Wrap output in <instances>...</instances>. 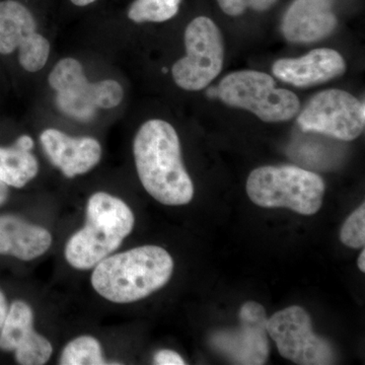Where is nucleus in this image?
Listing matches in <instances>:
<instances>
[{
	"mask_svg": "<svg viewBox=\"0 0 365 365\" xmlns=\"http://www.w3.org/2000/svg\"><path fill=\"white\" fill-rule=\"evenodd\" d=\"M51 244L52 235L46 228L16 216H0V255L31 261L44 255Z\"/></svg>",
	"mask_w": 365,
	"mask_h": 365,
	"instance_id": "obj_16",
	"label": "nucleus"
},
{
	"mask_svg": "<svg viewBox=\"0 0 365 365\" xmlns=\"http://www.w3.org/2000/svg\"><path fill=\"white\" fill-rule=\"evenodd\" d=\"M134 160L144 189L163 205H186L194 186L182 160L176 130L163 120L145 122L133 143Z\"/></svg>",
	"mask_w": 365,
	"mask_h": 365,
	"instance_id": "obj_1",
	"label": "nucleus"
},
{
	"mask_svg": "<svg viewBox=\"0 0 365 365\" xmlns=\"http://www.w3.org/2000/svg\"><path fill=\"white\" fill-rule=\"evenodd\" d=\"M206 95H207L208 97L211 98H218L217 88H215V86H212V88H209Z\"/></svg>",
	"mask_w": 365,
	"mask_h": 365,
	"instance_id": "obj_28",
	"label": "nucleus"
},
{
	"mask_svg": "<svg viewBox=\"0 0 365 365\" xmlns=\"http://www.w3.org/2000/svg\"><path fill=\"white\" fill-rule=\"evenodd\" d=\"M182 0H135L128 9L134 23H163L174 18Z\"/></svg>",
	"mask_w": 365,
	"mask_h": 365,
	"instance_id": "obj_18",
	"label": "nucleus"
},
{
	"mask_svg": "<svg viewBox=\"0 0 365 365\" xmlns=\"http://www.w3.org/2000/svg\"><path fill=\"white\" fill-rule=\"evenodd\" d=\"M7 196H9L7 185L4 184V182L0 181V205L6 200Z\"/></svg>",
	"mask_w": 365,
	"mask_h": 365,
	"instance_id": "obj_25",
	"label": "nucleus"
},
{
	"mask_svg": "<svg viewBox=\"0 0 365 365\" xmlns=\"http://www.w3.org/2000/svg\"><path fill=\"white\" fill-rule=\"evenodd\" d=\"M276 78L297 88H309L342 76L345 60L333 49H314L299 58L279 59L273 64Z\"/></svg>",
	"mask_w": 365,
	"mask_h": 365,
	"instance_id": "obj_14",
	"label": "nucleus"
},
{
	"mask_svg": "<svg viewBox=\"0 0 365 365\" xmlns=\"http://www.w3.org/2000/svg\"><path fill=\"white\" fill-rule=\"evenodd\" d=\"M56 91V105L66 116L78 121H91L98 109H113L124 97L122 86L113 79L90 83L78 60L63 58L57 62L48 78Z\"/></svg>",
	"mask_w": 365,
	"mask_h": 365,
	"instance_id": "obj_5",
	"label": "nucleus"
},
{
	"mask_svg": "<svg viewBox=\"0 0 365 365\" xmlns=\"http://www.w3.org/2000/svg\"><path fill=\"white\" fill-rule=\"evenodd\" d=\"M60 364L102 365L107 362L98 341L91 336H81L66 346L60 357Z\"/></svg>",
	"mask_w": 365,
	"mask_h": 365,
	"instance_id": "obj_19",
	"label": "nucleus"
},
{
	"mask_svg": "<svg viewBox=\"0 0 365 365\" xmlns=\"http://www.w3.org/2000/svg\"><path fill=\"white\" fill-rule=\"evenodd\" d=\"M40 141L53 165L67 178L86 174L102 157V146L93 137H72L49 128L41 133Z\"/></svg>",
	"mask_w": 365,
	"mask_h": 365,
	"instance_id": "obj_13",
	"label": "nucleus"
},
{
	"mask_svg": "<svg viewBox=\"0 0 365 365\" xmlns=\"http://www.w3.org/2000/svg\"><path fill=\"white\" fill-rule=\"evenodd\" d=\"M217 91L225 104L252 112L262 121H288L299 112L297 95L276 88L274 79L264 72H232L220 81Z\"/></svg>",
	"mask_w": 365,
	"mask_h": 365,
	"instance_id": "obj_6",
	"label": "nucleus"
},
{
	"mask_svg": "<svg viewBox=\"0 0 365 365\" xmlns=\"http://www.w3.org/2000/svg\"><path fill=\"white\" fill-rule=\"evenodd\" d=\"M7 313H9V309H7L6 297L0 292V329L6 321Z\"/></svg>",
	"mask_w": 365,
	"mask_h": 365,
	"instance_id": "obj_24",
	"label": "nucleus"
},
{
	"mask_svg": "<svg viewBox=\"0 0 365 365\" xmlns=\"http://www.w3.org/2000/svg\"><path fill=\"white\" fill-rule=\"evenodd\" d=\"M174 271V260L165 249L143 246L109 257L95 266L91 284L115 304L145 299L165 287Z\"/></svg>",
	"mask_w": 365,
	"mask_h": 365,
	"instance_id": "obj_2",
	"label": "nucleus"
},
{
	"mask_svg": "<svg viewBox=\"0 0 365 365\" xmlns=\"http://www.w3.org/2000/svg\"><path fill=\"white\" fill-rule=\"evenodd\" d=\"M247 193L261 207L288 208L313 215L323 203L325 182L319 175L294 165H267L250 174Z\"/></svg>",
	"mask_w": 365,
	"mask_h": 365,
	"instance_id": "obj_4",
	"label": "nucleus"
},
{
	"mask_svg": "<svg viewBox=\"0 0 365 365\" xmlns=\"http://www.w3.org/2000/svg\"><path fill=\"white\" fill-rule=\"evenodd\" d=\"M39 172V163L31 151L18 146L0 148V181L7 186L23 188Z\"/></svg>",
	"mask_w": 365,
	"mask_h": 365,
	"instance_id": "obj_17",
	"label": "nucleus"
},
{
	"mask_svg": "<svg viewBox=\"0 0 365 365\" xmlns=\"http://www.w3.org/2000/svg\"><path fill=\"white\" fill-rule=\"evenodd\" d=\"M341 242L350 248H364L365 244V205L361 204L341 228Z\"/></svg>",
	"mask_w": 365,
	"mask_h": 365,
	"instance_id": "obj_20",
	"label": "nucleus"
},
{
	"mask_svg": "<svg viewBox=\"0 0 365 365\" xmlns=\"http://www.w3.org/2000/svg\"><path fill=\"white\" fill-rule=\"evenodd\" d=\"M223 13L235 16L244 14L248 9L257 11H267L277 0H217Z\"/></svg>",
	"mask_w": 365,
	"mask_h": 365,
	"instance_id": "obj_21",
	"label": "nucleus"
},
{
	"mask_svg": "<svg viewBox=\"0 0 365 365\" xmlns=\"http://www.w3.org/2000/svg\"><path fill=\"white\" fill-rule=\"evenodd\" d=\"M19 49L21 67L29 72L41 71L49 58V41L37 31L32 13L21 2H0V54H11Z\"/></svg>",
	"mask_w": 365,
	"mask_h": 365,
	"instance_id": "obj_10",
	"label": "nucleus"
},
{
	"mask_svg": "<svg viewBox=\"0 0 365 365\" xmlns=\"http://www.w3.org/2000/svg\"><path fill=\"white\" fill-rule=\"evenodd\" d=\"M267 332L281 356L294 364H334L335 354L330 343L314 333L311 317L302 307H287L274 314L268 319Z\"/></svg>",
	"mask_w": 365,
	"mask_h": 365,
	"instance_id": "obj_8",
	"label": "nucleus"
},
{
	"mask_svg": "<svg viewBox=\"0 0 365 365\" xmlns=\"http://www.w3.org/2000/svg\"><path fill=\"white\" fill-rule=\"evenodd\" d=\"M71 1L74 6L83 7L90 6V4H93L96 0H71Z\"/></svg>",
	"mask_w": 365,
	"mask_h": 365,
	"instance_id": "obj_26",
	"label": "nucleus"
},
{
	"mask_svg": "<svg viewBox=\"0 0 365 365\" xmlns=\"http://www.w3.org/2000/svg\"><path fill=\"white\" fill-rule=\"evenodd\" d=\"M359 268L361 272H365V251L362 250L359 258Z\"/></svg>",
	"mask_w": 365,
	"mask_h": 365,
	"instance_id": "obj_27",
	"label": "nucleus"
},
{
	"mask_svg": "<svg viewBox=\"0 0 365 365\" xmlns=\"http://www.w3.org/2000/svg\"><path fill=\"white\" fill-rule=\"evenodd\" d=\"M14 145L18 146V148H21V150L31 151L34 148V140L32 137L29 135H21L20 138L16 140Z\"/></svg>",
	"mask_w": 365,
	"mask_h": 365,
	"instance_id": "obj_23",
	"label": "nucleus"
},
{
	"mask_svg": "<svg viewBox=\"0 0 365 365\" xmlns=\"http://www.w3.org/2000/svg\"><path fill=\"white\" fill-rule=\"evenodd\" d=\"M133 227V212L124 201L98 192L86 206L85 227L66 244V259L78 270L95 268L121 246Z\"/></svg>",
	"mask_w": 365,
	"mask_h": 365,
	"instance_id": "obj_3",
	"label": "nucleus"
},
{
	"mask_svg": "<svg viewBox=\"0 0 365 365\" xmlns=\"http://www.w3.org/2000/svg\"><path fill=\"white\" fill-rule=\"evenodd\" d=\"M155 364L158 365H184L186 362L182 359L181 355L173 350H160L155 353L153 357Z\"/></svg>",
	"mask_w": 365,
	"mask_h": 365,
	"instance_id": "obj_22",
	"label": "nucleus"
},
{
	"mask_svg": "<svg viewBox=\"0 0 365 365\" xmlns=\"http://www.w3.org/2000/svg\"><path fill=\"white\" fill-rule=\"evenodd\" d=\"M297 123L304 131L354 140L364 131V103L345 91H321L300 113Z\"/></svg>",
	"mask_w": 365,
	"mask_h": 365,
	"instance_id": "obj_9",
	"label": "nucleus"
},
{
	"mask_svg": "<svg viewBox=\"0 0 365 365\" xmlns=\"http://www.w3.org/2000/svg\"><path fill=\"white\" fill-rule=\"evenodd\" d=\"M240 326L232 330L218 331L211 336L210 344L216 351L235 364L262 365L269 356L267 316L256 302L242 304Z\"/></svg>",
	"mask_w": 365,
	"mask_h": 365,
	"instance_id": "obj_11",
	"label": "nucleus"
},
{
	"mask_svg": "<svg viewBox=\"0 0 365 365\" xmlns=\"http://www.w3.org/2000/svg\"><path fill=\"white\" fill-rule=\"evenodd\" d=\"M334 1L294 0L281 25L285 39L292 43H312L328 37L337 26Z\"/></svg>",
	"mask_w": 365,
	"mask_h": 365,
	"instance_id": "obj_15",
	"label": "nucleus"
},
{
	"mask_svg": "<svg viewBox=\"0 0 365 365\" xmlns=\"http://www.w3.org/2000/svg\"><path fill=\"white\" fill-rule=\"evenodd\" d=\"M0 349L16 352L23 365L45 364L51 357V343L34 330V314L26 302H14L1 327Z\"/></svg>",
	"mask_w": 365,
	"mask_h": 365,
	"instance_id": "obj_12",
	"label": "nucleus"
},
{
	"mask_svg": "<svg viewBox=\"0 0 365 365\" xmlns=\"http://www.w3.org/2000/svg\"><path fill=\"white\" fill-rule=\"evenodd\" d=\"M186 56L172 68L178 86L186 91H201L220 73L225 59L222 33L206 16L194 19L185 31Z\"/></svg>",
	"mask_w": 365,
	"mask_h": 365,
	"instance_id": "obj_7",
	"label": "nucleus"
}]
</instances>
